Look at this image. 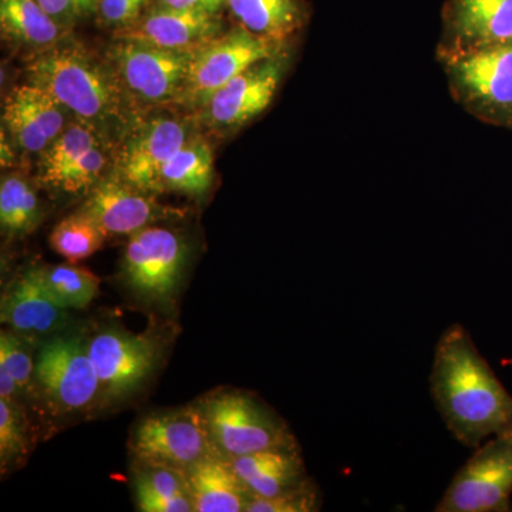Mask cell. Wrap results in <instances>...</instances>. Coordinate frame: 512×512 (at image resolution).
Segmentation results:
<instances>
[{
    "mask_svg": "<svg viewBox=\"0 0 512 512\" xmlns=\"http://www.w3.org/2000/svg\"><path fill=\"white\" fill-rule=\"evenodd\" d=\"M214 181L212 151L201 138L191 137L161 171L164 191L183 192L202 198L211 190Z\"/></svg>",
    "mask_w": 512,
    "mask_h": 512,
    "instance_id": "cb8c5ba5",
    "label": "cell"
},
{
    "mask_svg": "<svg viewBox=\"0 0 512 512\" xmlns=\"http://www.w3.org/2000/svg\"><path fill=\"white\" fill-rule=\"evenodd\" d=\"M512 426L485 440L457 471L437 512L510 511Z\"/></svg>",
    "mask_w": 512,
    "mask_h": 512,
    "instance_id": "5b68a950",
    "label": "cell"
},
{
    "mask_svg": "<svg viewBox=\"0 0 512 512\" xmlns=\"http://www.w3.org/2000/svg\"><path fill=\"white\" fill-rule=\"evenodd\" d=\"M18 392H20V390L16 380L13 379L8 372H5V370H0V399L16 402Z\"/></svg>",
    "mask_w": 512,
    "mask_h": 512,
    "instance_id": "e575fe53",
    "label": "cell"
},
{
    "mask_svg": "<svg viewBox=\"0 0 512 512\" xmlns=\"http://www.w3.org/2000/svg\"><path fill=\"white\" fill-rule=\"evenodd\" d=\"M64 29L72 30L97 15L100 0H37Z\"/></svg>",
    "mask_w": 512,
    "mask_h": 512,
    "instance_id": "d6a6232c",
    "label": "cell"
},
{
    "mask_svg": "<svg viewBox=\"0 0 512 512\" xmlns=\"http://www.w3.org/2000/svg\"><path fill=\"white\" fill-rule=\"evenodd\" d=\"M107 235L83 211H76L53 228L49 242L53 251L76 264L99 251Z\"/></svg>",
    "mask_w": 512,
    "mask_h": 512,
    "instance_id": "83f0119b",
    "label": "cell"
},
{
    "mask_svg": "<svg viewBox=\"0 0 512 512\" xmlns=\"http://www.w3.org/2000/svg\"><path fill=\"white\" fill-rule=\"evenodd\" d=\"M187 244L168 228L147 227L128 239L121 279L141 301L167 303L183 276Z\"/></svg>",
    "mask_w": 512,
    "mask_h": 512,
    "instance_id": "9c48e42d",
    "label": "cell"
},
{
    "mask_svg": "<svg viewBox=\"0 0 512 512\" xmlns=\"http://www.w3.org/2000/svg\"><path fill=\"white\" fill-rule=\"evenodd\" d=\"M109 144L82 121L67 124L42 153L39 180L50 190L83 194L104 178L109 165Z\"/></svg>",
    "mask_w": 512,
    "mask_h": 512,
    "instance_id": "7c38bea8",
    "label": "cell"
},
{
    "mask_svg": "<svg viewBox=\"0 0 512 512\" xmlns=\"http://www.w3.org/2000/svg\"><path fill=\"white\" fill-rule=\"evenodd\" d=\"M80 211L89 215L107 237H131L158 221L178 215L173 208L158 204L154 195L131 187L114 174L101 178L87 192L86 201Z\"/></svg>",
    "mask_w": 512,
    "mask_h": 512,
    "instance_id": "9a60e30c",
    "label": "cell"
},
{
    "mask_svg": "<svg viewBox=\"0 0 512 512\" xmlns=\"http://www.w3.org/2000/svg\"><path fill=\"white\" fill-rule=\"evenodd\" d=\"M198 406L212 444L224 456L237 458L266 448L298 446L284 419L254 394L221 390L208 394Z\"/></svg>",
    "mask_w": 512,
    "mask_h": 512,
    "instance_id": "277c9868",
    "label": "cell"
},
{
    "mask_svg": "<svg viewBox=\"0 0 512 512\" xmlns=\"http://www.w3.org/2000/svg\"><path fill=\"white\" fill-rule=\"evenodd\" d=\"M33 386L57 412L90 409L101 397V386L87 342L76 336L46 340L36 356Z\"/></svg>",
    "mask_w": 512,
    "mask_h": 512,
    "instance_id": "ba28073f",
    "label": "cell"
},
{
    "mask_svg": "<svg viewBox=\"0 0 512 512\" xmlns=\"http://www.w3.org/2000/svg\"><path fill=\"white\" fill-rule=\"evenodd\" d=\"M72 116L59 101L32 83L15 87L3 106V123L16 148L42 154L67 126Z\"/></svg>",
    "mask_w": 512,
    "mask_h": 512,
    "instance_id": "2e32d148",
    "label": "cell"
},
{
    "mask_svg": "<svg viewBox=\"0 0 512 512\" xmlns=\"http://www.w3.org/2000/svg\"><path fill=\"white\" fill-rule=\"evenodd\" d=\"M450 86L474 116L512 128V40L466 50H441Z\"/></svg>",
    "mask_w": 512,
    "mask_h": 512,
    "instance_id": "3957f363",
    "label": "cell"
},
{
    "mask_svg": "<svg viewBox=\"0 0 512 512\" xmlns=\"http://www.w3.org/2000/svg\"><path fill=\"white\" fill-rule=\"evenodd\" d=\"M320 507L318 487L311 480L303 481L275 497H252L247 512H312Z\"/></svg>",
    "mask_w": 512,
    "mask_h": 512,
    "instance_id": "4dcf8cb0",
    "label": "cell"
},
{
    "mask_svg": "<svg viewBox=\"0 0 512 512\" xmlns=\"http://www.w3.org/2000/svg\"><path fill=\"white\" fill-rule=\"evenodd\" d=\"M191 56L192 52H174L130 39H116L107 53L137 109L180 103Z\"/></svg>",
    "mask_w": 512,
    "mask_h": 512,
    "instance_id": "52a82bcc",
    "label": "cell"
},
{
    "mask_svg": "<svg viewBox=\"0 0 512 512\" xmlns=\"http://www.w3.org/2000/svg\"><path fill=\"white\" fill-rule=\"evenodd\" d=\"M434 404L464 446L476 448L512 426V396L463 325L448 326L434 350Z\"/></svg>",
    "mask_w": 512,
    "mask_h": 512,
    "instance_id": "6da1fadb",
    "label": "cell"
},
{
    "mask_svg": "<svg viewBox=\"0 0 512 512\" xmlns=\"http://www.w3.org/2000/svg\"><path fill=\"white\" fill-rule=\"evenodd\" d=\"M36 359L30 350L29 338L15 330L0 333V370L8 372L18 383L20 392L33 386Z\"/></svg>",
    "mask_w": 512,
    "mask_h": 512,
    "instance_id": "f546056e",
    "label": "cell"
},
{
    "mask_svg": "<svg viewBox=\"0 0 512 512\" xmlns=\"http://www.w3.org/2000/svg\"><path fill=\"white\" fill-rule=\"evenodd\" d=\"M138 510L143 512L194 511L184 471L143 466L134 480Z\"/></svg>",
    "mask_w": 512,
    "mask_h": 512,
    "instance_id": "d4e9b609",
    "label": "cell"
},
{
    "mask_svg": "<svg viewBox=\"0 0 512 512\" xmlns=\"http://www.w3.org/2000/svg\"><path fill=\"white\" fill-rule=\"evenodd\" d=\"M26 79L92 127L110 147L123 143L140 123L137 106L110 60L99 59L70 36L30 57Z\"/></svg>",
    "mask_w": 512,
    "mask_h": 512,
    "instance_id": "7a4b0ae2",
    "label": "cell"
},
{
    "mask_svg": "<svg viewBox=\"0 0 512 512\" xmlns=\"http://www.w3.org/2000/svg\"><path fill=\"white\" fill-rule=\"evenodd\" d=\"M43 220L35 187L19 174L5 175L0 184V225L10 238L28 237Z\"/></svg>",
    "mask_w": 512,
    "mask_h": 512,
    "instance_id": "484cf974",
    "label": "cell"
},
{
    "mask_svg": "<svg viewBox=\"0 0 512 512\" xmlns=\"http://www.w3.org/2000/svg\"><path fill=\"white\" fill-rule=\"evenodd\" d=\"M67 313L69 311L47 291L40 266L16 276L2 293L0 319L3 325L26 338L56 333L66 325Z\"/></svg>",
    "mask_w": 512,
    "mask_h": 512,
    "instance_id": "ac0fdd59",
    "label": "cell"
},
{
    "mask_svg": "<svg viewBox=\"0 0 512 512\" xmlns=\"http://www.w3.org/2000/svg\"><path fill=\"white\" fill-rule=\"evenodd\" d=\"M289 56L284 52L252 64L217 90L201 107V120L212 130L234 131L264 113L284 79Z\"/></svg>",
    "mask_w": 512,
    "mask_h": 512,
    "instance_id": "4fadbf2b",
    "label": "cell"
},
{
    "mask_svg": "<svg viewBox=\"0 0 512 512\" xmlns=\"http://www.w3.org/2000/svg\"><path fill=\"white\" fill-rule=\"evenodd\" d=\"M40 275L52 298L67 311L86 308L99 293L100 279L72 262L40 266Z\"/></svg>",
    "mask_w": 512,
    "mask_h": 512,
    "instance_id": "4316f807",
    "label": "cell"
},
{
    "mask_svg": "<svg viewBox=\"0 0 512 512\" xmlns=\"http://www.w3.org/2000/svg\"><path fill=\"white\" fill-rule=\"evenodd\" d=\"M154 2L168 8L215 13V15H221L222 9H227V0H154Z\"/></svg>",
    "mask_w": 512,
    "mask_h": 512,
    "instance_id": "836d02e7",
    "label": "cell"
},
{
    "mask_svg": "<svg viewBox=\"0 0 512 512\" xmlns=\"http://www.w3.org/2000/svg\"><path fill=\"white\" fill-rule=\"evenodd\" d=\"M441 50H466L512 40V0H447Z\"/></svg>",
    "mask_w": 512,
    "mask_h": 512,
    "instance_id": "d6986e66",
    "label": "cell"
},
{
    "mask_svg": "<svg viewBox=\"0 0 512 512\" xmlns=\"http://www.w3.org/2000/svg\"><path fill=\"white\" fill-rule=\"evenodd\" d=\"M227 9L242 28L279 43H289L308 20L303 0H227Z\"/></svg>",
    "mask_w": 512,
    "mask_h": 512,
    "instance_id": "7402d4cb",
    "label": "cell"
},
{
    "mask_svg": "<svg viewBox=\"0 0 512 512\" xmlns=\"http://www.w3.org/2000/svg\"><path fill=\"white\" fill-rule=\"evenodd\" d=\"M190 138L184 121L168 117L140 121L121 143L113 174L147 194L163 192L161 171Z\"/></svg>",
    "mask_w": 512,
    "mask_h": 512,
    "instance_id": "5bb4252c",
    "label": "cell"
},
{
    "mask_svg": "<svg viewBox=\"0 0 512 512\" xmlns=\"http://www.w3.org/2000/svg\"><path fill=\"white\" fill-rule=\"evenodd\" d=\"M0 26L5 39L35 53L50 49L70 33L37 0H0Z\"/></svg>",
    "mask_w": 512,
    "mask_h": 512,
    "instance_id": "603a6c76",
    "label": "cell"
},
{
    "mask_svg": "<svg viewBox=\"0 0 512 512\" xmlns=\"http://www.w3.org/2000/svg\"><path fill=\"white\" fill-rule=\"evenodd\" d=\"M286 49L288 43L256 36L239 25L222 32L192 52L180 103L201 109L212 94L252 64Z\"/></svg>",
    "mask_w": 512,
    "mask_h": 512,
    "instance_id": "8992f818",
    "label": "cell"
},
{
    "mask_svg": "<svg viewBox=\"0 0 512 512\" xmlns=\"http://www.w3.org/2000/svg\"><path fill=\"white\" fill-rule=\"evenodd\" d=\"M130 448L141 466L184 471L210 453L214 444L207 421L197 404L144 417L134 427Z\"/></svg>",
    "mask_w": 512,
    "mask_h": 512,
    "instance_id": "30bf717a",
    "label": "cell"
},
{
    "mask_svg": "<svg viewBox=\"0 0 512 512\" xmlns=\"http://www.w3.org/2000/svg\"><path fill=\"white\" fill-rule=\"evenodd\" d=\"M231 460L254 497H275L308 480L298 446L266 448Z\"/></svg>",
    "mask_w": 512,
    "mask_h": 512,
    "instance_id": "44dd1931",
    "label": "cell"
},
{
    "mask_svg": "<svg viewBox=\"0 0 512 512\" xmlns=\"http://www.w3.org/2000/svg\"><path fill=\"white\" fill-rule=\"evenodd\" d=\"M184 476L195 512H247L254 497L231 458L215 447L185 468Z\"/></svg>",
    "mask_w": 512,
    "mask_h": 512,
    "instance_id": "ffe728a7",
    "label": "cell"
},
{
    "mask_svg": "<svg viewBox=\"0 0 512 512\" xmlns=\"http://www.w3.org/2000/svg\"><path fill=\"white\" fill-rule=\"evenodd\" d=\"M29 421L22 406L0 399V464L2 473L20 467L29 456Z\"/></svg>",
    "mask_w": 512,
    "mask_h": 512,
    "instance_id": "f1b7e54d",
    "label": "cell"
},
{
    "mask_svg": "<svg viewBox=\"0 0 512 512\" xmlns=\"http://www.w3.org/2000/svg\"><path fill=\"white\" fill-rule=\"evenodd\" d=\"M154 0H100L97 18L101 25L123 32L137 22Z\"/></svg>",
    "mask_w": 512,
    "mask_h": 512,
    "instance_id": "1f68e13d",
    "label": "cell"
},
{
    "mask_svg": "<svg viewBox=\"0 0 512 512\" xmlns=\"http://www.w3.org/2000/svg\"><path fill=\"white\" fill-rule=\"evenodd\" d=\"M101 397L106 402L136 392L157 369L163 345L154 335H136L119 328L100 330L87 342Z\"/></svg>",
    "mask_w": 512,
    "mask_h": 512,
    "instance_id": "8fae6325",
    "label": "cell"
},
{
    "mask_svg": "<svg viewBox=\"0 0 512 512\" xmlns=\"http://www.w3.org/2000/svg\"><path fill=\"white\" fill-rule=\"evenodd\" d=\"M224 32L221 15L178 10L153 2L131 28L116 33V39H130L174 52H194Z\"/></svg>",
    "mask_w": 512,
    "mask_h": 512,
    "instance_id": "e0dca14e",
    "label": "cell"
}]
</instances>
